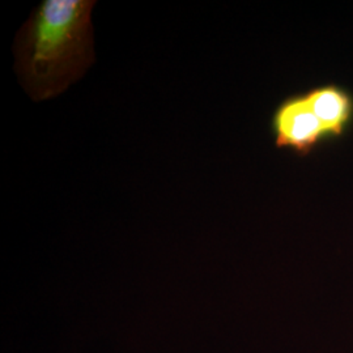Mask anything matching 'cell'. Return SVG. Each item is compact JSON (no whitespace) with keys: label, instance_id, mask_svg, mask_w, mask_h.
Masks as SVG:
<instances>
[{"label":"cell","instance_id":"cell-2","mask_svg":"<svg viewBox=\"0 0 353 353\" xmlns=\"http://www.w3.org/2000/svg\"><path fill=\"white\" fill-rule=\"evenodd\" d=\"M271 128L275 145L299 156L310 154L321 143L330 139L305 93L292 94L279 103L271 118Z\"/></svg>","mask_w":353,"mask_h":353},{"label":"cell","instance_id":"cell-1","mask_svg":"<svg viewBox=\"0 0 353 353\" xmlns=\"http://www.w3.org/2000/svg\"><path fill=\"white\" fill-rule=\"evenodd\" d=\"M94 0H43L20 29L16 72L33 101L51 100L94 62Z\"/></svg>","mask_w":353,"mask_h":353},{"label":"cell","instance_id":"cell-3","mask_svg":"<svg viewBox=\"0 0 353 353\" xmlns=\"http://www.w3.org/2000/svg\"><path fill=\"white\" fill-rule=\"evenodd\" d=\"M305 96L330 138H341L348 131L353 123V96L350 90L326 84L305 92Z\"/></svg>","mask_w":353,"mask_h":353}]
</instances>
